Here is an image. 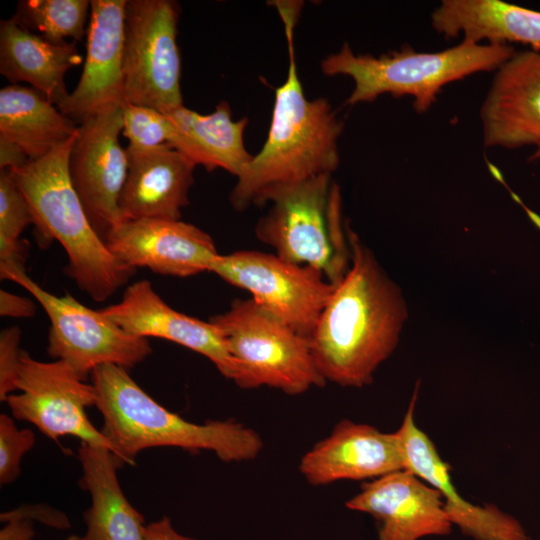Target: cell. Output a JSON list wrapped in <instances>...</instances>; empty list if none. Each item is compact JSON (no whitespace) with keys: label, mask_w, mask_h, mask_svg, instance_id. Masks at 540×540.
<instances>
[{"label":"cell","mask_w":540,"mask_h":540,"mask_svg":"<svg viewBox=\"0 0 540 540\" xmlns=\"http://www.w3.org/2000/svg\"><path fill=\"white\" fill-rule=\"evenodd\" d=\"M346 230L350 266L334 285L309 342L326 382L363 387L396 348L407 306L398 286L348 223Z\"/></svg>","instance_id":"1"},{"label":"cell","mask_w":540,"mask_h":540,"mask_svg":"<svg viewBox=\"0 0 540 540\" xmlns=\"http://www.w3.org/2000/svg\"><path fill=\"white\" fill-rule=\"evenodd\" d=\"M278 10L288 43L287 78L275 91L267 139L237 177L230 193V203L236 210L257 205L275 187L332 175L340 163L338 139L343 123L327 99L306 98L297 74L293 28L299 6L284 3Z\"/></svg>","instance_id":"2"},{"label":"cell","mask_w":540,"mask_h":540,"mask_svg":"<svg viewBox=\"0 0 540 540\" xmlns=\"http://www.w3.org/2000/svg\"><path fill=\"white\" fill-rule=\"evenodd\" d=\"M96 405L103 417L101 432L123 464L153 447L208 450L224 462L256 458L263 448L258 433L244 424L226 421L194 423L167 410L149 396L126 368L105 364L91 373Z\"/></svg>","instance_id":"3"},{"label":"cell","mask_w":540,"mask_h":540,"mask_svg":"<svg viewBox=\"0 0 540 540\" xmlns=\"http://www.w3.org/2000/svg\"><path fill=\"white\" fill-rule=\"evenodd\" d=\"M75 136L47 155L9 170L30 207L37 236L43 244L56 240L63 246L66 275L90 298L102 302L132 277L135 268L110 252L73 187L69 156Z\"/></svg>","instance_id":"4"},{"label":"cell","mask_w":540,"mask_h":540,"mask_svg":"<svg viewBox=\"0 0 540 540\" xmlns=\"http://www.w3.org/2000/svg\"><path fill=\"white\" fill-rule=\"evenodd\" d=\"M508 44L476 43L462 40L437 52H418L409 45L376 57L355 54L349 44L327 56L321 70L327 76L352 78L354 88L348 105L372 102L379 96H410L418 113L426 112L447 85L472 74L496 71L514 53Z\"/></svg>","instance_id":"5"},{"label":"cell","mask_w":540,"mask_h":540,"mask_svg":"<svg viewBox=\"0 0 540 540\" xmlns=\"http://www.w3.org/2000/svg\"><path fill=\"white\" fill-rule=\"evenodd\" d=\"M271 203L255 227L257 238L291 263L310 267L336 285L351 260L339 186L331 175L275 187L257 205Z\"/></svg>","instance_id":"6"},{"label":"cell","mask_w":540,"mask_h":540,"mask_svg":"<svg viewBox=\"0 0 540 540\" xmlns=\"http://www.w3.org/2000/svg\"><path fill=\"white\" fill-rule=\"evenodd\" d=\"M209 321L224 334L238 367L236 385L267 386L290 395L322 387L309 338L262 309L252 298L235 299L229 309Z\"/></svg>","instance_id":"7"},{"label":"cell","mask_w":540,"mask_h":540,"mask_svg":"<svg viewBox=\"0 0 540 540\" xmlns=\"http://www.w3.org/2000/svg\"><path fill=\"white\" fill-rule=\"evenodd\" d=\"M33 295L50 320L48 354L66 362L86 381L101 365L114 364L126 369L145 360L152 352L147 338L124 331L101 310H93L70 294L56 296L33 281L21 269L0 271Z\"/></svg>","instance_id":"8"},{"label":"cell","mask_w":540,"mask_h":540,"mask_svg":"<svg viewBox=\"0 0 540 540\" xmlns=\"http://www.w3.org/2000/svg\"><path fill=\"white\" fill-rule=\"evenodd\" d=\"M180 8L171 0H127L124 102L167 114L183 105L177 46Z\"/></svg>","instance_id":"9"},{"label":"cell","mask_w":540,"mask_h":540,"mask_svg":"<svg viewBox=\"0 0 540 540\" xmlns=\"http://www.w3.org/2000/svg\"><path fill=\"white\" fill-rule=\"evenodd\" d=\"M209 272L248 291L262 309L307 338L334 289L310 267L254 250L219 254Z\"/></svg>","instance_id":"10"},{"label":"cell","mask_w":540,"mask_h":540,"mask_svg":"<svg viewBox=\"0 0 540 540\" xmlns=\"http://www.w3.org/2000/svg\"><path fill=\"white\" fill-rule=\"evenodd\" d=\"M18 394L6 403L12 416L35 425L52 440L74 436L90 445L111 443L88 419L86 408L96 405L92 383L81 379L64 361L43 362L23 351L16 381Z\"/></svg>","instance_id":"11"},{"label":"cell","mask_w":540,"mask_h":540,"mask_svg":"<svg viewBox=\"0 0 540 540\" xmlns=\"http://www.w3.org/2000/svg\"><path fill=\"white\" fill-rule=\"evenodd\" d=\"M122 130L121 106L95 114L78 124L69 156L73 187L104 242L123 222L119 200L128 174V157L119 142Z\"/></svg>","instance_id":"12"},{"label":"cell","mask_w":540,"mask_h":540,"mask_svg":"<svg viewBox=\"0 0 540 540\" xmlns=\"http://www.w3.org/2000/svg\"><path fill=\"white\" fill-rule=\"evenodd\" d=\"M105 244L122 263L168 276L190 277L210 270L218 253L212 237L182 220H127Z\"/></svg>","instance_id":"13"},{"label":"cell","mask_w":540,"mask_h":540,"mask_svg":"<svg viewBox=\"0 0 540 540\" xmlns=\"http://www.w3.org/2000/svg\"><path fill=\"white\" fill-rule=\"evenodd\" d=\"M480 119L486 147L529 146L540 158V51L515 52L495 71Z\"/></svg>","instance_id":"14"},{"label":"cell","mask_w":540,"mask_h":540,"mask_svg":"<svg viewBox=\"0 0 540 540\" xmlns=\"http://www.w3.org/2000/svg\"><path fill=\"white\" fill-rule=\"evenodd\" d=\"M86 57L75 89L58 108L80 124L124 103L123 47L127 0H92Z\"/></svg>","instance_id":"15"},{"label":"cell","mask_w":540,"mask_h":540,"mask_svg":"<svg viewBox=\"0 0 540 540\" xmlns=\"http://www.w3.org/2000/svg\"><path fill=\"white\" fill-rule=\"evenodd\" d=\"M346 507L375 518L379 540L445 536L453 526L442 494L405 469L363 484L361 491L346 502Z\"/></svg>","instance_id":"16"},{"label":"cell","mask_w":540,"mask_h":540,"mask_svg":"<svg viewBox=\"0 0 540 540\" xmlns=\"http://www.w3.org/2000/svg\"><path fill=\"white\" fill-rule=\"evenodd\" d=\"M101 311L129 334L162 338L203 355L225 378L235 382L238 367L222 331L209 320L170 307L150 281L140 280L128 286L119 302Z\"/></svg>","instance_id":"17"},{"label":"cell","mask_w":540,"mask_h":540,"mask_svg":"<svg viewBox=\"0 0 540 540\" xmlns=\"http://www.w3.org/2000/svg\"><path fill=\"white\" fill-rule=\"evenodd\" d=\"M419 383L400 428L405 470L436 488L443 496L445 511L453 525L475 540H531L521 523L493 504L476 505L465 500L452 484L449 465L433 441L415 423Z\"/></svg>","instance_id":"18"},{"label":"cell","mask_w":540,"mask_h":540,"mask_svg":"<svg viewBox=\"0 0 540 540\" xmlns=\"http://www.w3.org/2000/svg\"><path fill=\"white\" fill-rule=\"evenodd\" d=\"M405 469L397 432L350 420L339 422L331 434L304 454L299 470L312 485L340 480L376 479Z\"/></svg>","instance_id":"19"},{"label":"cell","mask_w":540,"mask_h":540,"mask_svg":"<svg viewBox=\"0 0 540 540\" xmlns=\"http://www.w3.org/2000/svg\"><path fill=\"white\" fill-rule=\"evenodd\" d=\"M126 153L128 174L119 200L122 220H181L196 166L170 144L145 151L126 148Z\"/></svg>","instance_id":"20"},{"label":"cell","mask_w":540,"mask_h":540,"mask_svg":"<svg viewBox=\"0 0 540 540\" xmlns=\"http://www.w3.org/2000/svg\"><path fill=\"white\" fill-rule=\"evenodd\" d=\"M81 62L75 42H53L1 20L0 73L10 84H30L59 108L69 96L65 74Z\"/></svg>","instance_id":"21"},{"label":"cell","mask_w":540,"mask_h":540,"mask_svg":"<svg viewBox=\"0 0 540 540\" xmlns=\"http://www.w3.org/2000/svg\"><path fill=\"white\" fill-rule=\"evenodd\" d=\"M78 459L80 486L91 497L83 513L85 540H146L144 517L124 495L117 470L121 464L108 448L81 442Z\"/></svg>","instance_id":"22"},{"label":"cell","mask_w":540,"mask_h":540,"mask_svg":"<svg viewBox=\"0 0 540 540\" xmlns=\"http://www.w3.org/2000/svg\"><path fill=\"white\" fill-rule=\"evenodd\" d=\"M172 124L170 145L207 171L222 168L238 177L253 156L244 145L247 118L232 119L226 101L210 114H200L183 105L165 114Z\"/></svg>","instance_id":"23"},{"label":"cell","mask_w":540,"mask_h":540,"mask_svg":"<svg viewBox=\"0 0 540 540\" xmlns=\"http://www.w3.org/2000/svg\"><path fill=\"white\" fill-rule=\"evenodd\" d=\"M446 38L489 44L521 43L540 51V12L499 0H443L431 14Z\"/></svg>","instance_id":"24"},{"label":"cell","mask_w":540,"mask_h":540,"mask_svg":"<svg viewBox=\"0 0 540 540\" xmlns=\"http://www.w3.org/2000/svg\"><path fill=\"white\" fill-rule=\"evenodd\" d=\"M78 124L32 87L9 84L0 90V140L29 160L51 152L77 132Z\"/></svg>","instance_id":"25"},{"label":"cell","mask_w":540,"mask_h":540,"mask_svg":"<svg viewBox=\"0 0 540 540\" xmlns=\"http://www.w3.org/2000/svg\"><path fill=\"white\" fill-rule=\"evenodd\" d=\"M91 1L22 0L11 19L22 28L53 42L80 41L87 34Z\"/></svg>","instance_id":"26"},{"label":"cell","mask_w":540,"mask_h":540,"mask_svg":"<svg viewBox=\"0 0 540 540\" xmlns=\"http://www.w3.org/2000/svg\"><path fill=\"white\" fill-rule=\"evenodd\" d=\"M123 130L131 150H152L170 144L172 124L168 117L149 107L124 102L122 104Z\"/></svg>","instance_id":"27"},{"label":"cell","mask_w":540,"mask_h":540,"mask_svg":"<svg viewBox=\"0 0 540 540\" xmlns=\"http://www.w3.org/2000/svg\"><path fill=\"white\" fill-rule=\"evenodd\" d=\"M33 223L30 207L11 171L0 170V238L20 240L25 228Z\"/></svg>","instance_id":"28"},{"label":"cell","mask_w":540,"mask_h":540,"mask_svg":"<svg viewBox=\"0 0 540 540\" xmlns=\"http://www.w3.org/2000/svg\"><path fill=\"white\" fill-rule=\"evenodd\" d=\"M36 443L31 429H18L7 414L0 415V483L14 482L21 473V461L25 453Z\"/></svg>","instance_id":"29"},{"label":"cell","mask_w":540,"mask_h":540,"mask_svg":"<svg viewBox=\"0 0 540 540\" xmlns=\"http://www.w3.org/2000/svg\"><path fill=\"white\" fill-rule=\"evenodd\" d=\"M21 330L9 327L0 334V400L17 390L16 381L24 350L20 348Z\"/></svg>","instance_id":"30"},{"label":"cell","mask_w":540,"mask_h":540,"mask_svg":"<svg viewBox=\"0 0 540 540\" xmlns=\"http://www.w3.org/2000/svg\"><path fill=\"white\" fill-rule=\"evenodd\" d=\"M16 519L36 520L58 530H67L71 527L70 520L65 513L45 504L22 505L0 515V520L5 523Z\"/></svg>","instance_id":"31"},{"label":"cell","mask_w":540,"mask_h":540,"mask_svg":"<svg viewBox=\"0 0 540 540\" xmlns=\"http://www.w3.org/2000/svg\"><path fill=\"white\" fill-rule=\"evenodd\" d=\"M36 313V304L21 295L6 290L0 291V315L12 318H31Z\"/></svg>","instance_id":"32"},{"label":"cell","mask_w":540,"mask_h":540,"mask_svg":"<svg viewBox=\"0 0 540 540\" xmlns=\"http://www.w3.org/2000/svg\"><path fill=\"white\" fill-rule=\"evenodd\" d=\"M146 540H197L178 533L171 520L164 516L146 526Z\"/></svg>","instance_id":"33"},{"label":"cell","mask_w":540,"mask_h":540,"mask_svg":"<svg viewBox=\"0 0 540 540\" xmlns=\"http://www.w3.org/2000/svg\"><path fill=\"white\" fill-rule=\"evenodd\" d=\"M35 530L32 521L11 520L0 530V540H32Z\"/></svg>","instance_id":"34"},{"label":"cell","mask_w":540,"mask_h":540,"mask_svg":"<svg viewBox=\"0 0 540 540\" xmlns=\"http://www.w3.org/2000/svg\"><path fill=\"white\" fill-rule=\"evenodd\" d=\"M28 161H30L28 157L19 148L0 140V170L17 168Z\"/></svg>","instance_id":"35"},{"label":"cell","mask_w":540,"mask_h":540,"mask_svg":"<svg viewBox=\"0 0 540 540\" xmlns=\"http://www.w3.org/2000/svg\"><path fill=\"white\" fill-rule=\"evenodd\" d=\"M64 540H85L83 536H77V535H70Z\"/></svg>","instance_id":"36"}]
</instances>
